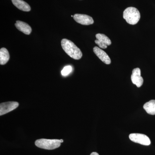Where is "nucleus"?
<instances>
[{
    "instance_id": "f257e3e1",
    "label": "nucleus",
    "mask_w": 155,
    "mask_h": 155,
    "mask_svg": "<svg viewBox=\"0 0 155 155\" xmlns=\"http://www.w3.org/2000/svg\"><path fill=\"white\" fill-rule=\"evenodd\" d=\"M61 46L65 52L71 58L78 60L82 58L81 51L71 41L63 39L61 41Z\"/></svg>"
},
{
    "instance_id": "f03ea898",
    "label": "nucleus",
    "mask_w": 155,
    "mask_h": 155,
    "mask_svg": "<svg viewBox=\"0 0 155 155\" xmlns=\"http://www.w3.org/2000/svg\"><path fill=\"white\" fill-rule=\"evenodd\" d=\"M123 18L130 25H135L139 21L140 14L136 8L129 7L123 12Z\"/></svg>"
},
{
    "instance_id": "7ed1b4c3",
    "label": "nucleus",
    "mask_w": 155,
    "mask_h": 155,
    "mask_svg": "<svg viewBox=\"0 0 155 155\" xmlns=\"http://www.w3.org/2000/svg\"><path fill=\"white\" fill-rule=\"evenodd\" d=\"M60 140L40 139L35 142L37 147L43 149L52 150L59 147L61 145Z\"/></svg>"
},
{
    "instance_id": "20e7f679",
    "label": "nucleus",
    "mask_w": 155,
    "mask_h": 155,
    "mask_svg": "<svg viewBox=\"0 0 155 155\" xmlns=\"http://www.w3.org/2000/svg\"><path fill=\"white\" fill-rule=\"evenodd\" d=\"M129 139L131 141L136 143L145 146L150 144L151 141L148 137L144 134L139 133L130 134L129 135Z\"/></svg>"
},
{
    "instance_id": "39448f33",
    "label": "nucleus",
    "mask_w": 155,
    "mask_h": 155,
    "mask_svg": "<svg viewBox=\"0 0 155 155\" xmlns=\"http://www.w3.org/2000/svg\"><path fill=\"white\" fill-rule=\"evenodd\" d=\"M19 103L17 102L10 101L1 103L0 104V115L1 116L8 114L18 107Z\"/></svg>"
},
{
    "instance_id": "423d86ee",
    "label": "nucleus",
    "mask_w": 155,
    "mask_h": 155,
    "mask_svg": "<svg viewBox=\"0 0 155 155\" xmlns=\"http://www.w3.org/2000/svg\"><path fill=\"white\" fill-rule=\"evenodd\" d=\"M96 38L97 39L95 41V43L101 48L106 49L112 43L110 39L103 34H97Z\"/></svg>"
},
{
    "instance_id": "0eeeda50",
    "label": "nucleus",
    "mask_w": 155,
    "mask_h": 155,
    "mask_svg": "<svg viewBox=\"0 0 155 155\" xmlns=\"http://www.w3.org/2000/svg\"><path fill=\"white\" fill-rule=\"evenodd\" d=\"M73 18L76 22L81 25H91L94 22L91 17L85 14H75L73 16Z\"/></svg>"
},
{
    "instance_id": "6e6552de",
    "label": "nucleus",
    "mask_w": 155,
    "mask_h": 155,
    "mask_svg": "<svg viewBox=\"0 0 155 155\" xmlns=\"http://www.w3.org/2000/svg\"><path fill=\"white\" fill-rule=\"evenodd\" d=\"M132 83L138 87H140L143 82V79L141 76V71L139 68H135L132 70L131 75Z\"/></svg>"
},
{
    "instance_id": "1a4fd4ad",
    "label": "nucleus",
    "mask_w": 155,
    "mask_h": 155,
    "mask_svg": "<svg viewBox=\"0 0 155 155\" xmlns=\"http://www.w3.org/2000/svg\"><path fill=\"white\" fill-rule=\"evenodd\" d=\"M93 51L97 57L104 64L107 65L111 64L110 59L104 51L97 47H94L93 48Z\"/></svg>"
},
{
    "instance_id": "9d476101",
    "label": "nucleus",
    "mask_w": 155,
    "mask_h": 155,
    "mask_svg": "<svg viewBox=\"0 0 155 155\" xmlns=\"http://www.w3.org/2000/svg\"><path fill=\"white\" fill-rule=\"evenodd\" d=\"M15 26L20 31H22L25 34H30L31 32V27L27 23L22 21L17 20L15 24Z\"/></svg>"
},
{
    "instance_id": "9b49d317",
    "label": "nucleus",
    "mask_w": 155,
    "mask_h": 155,
    "mask_svg": "<svg viewBox=\"0 0 155 155\" xmlns=\"http://www.w3.org/2000/svg\"><path fill=\"white\" fill-rule=\"evenodd\" d=\"M12 3L14 6L17 8L23 11H30L31 8L30 6L22 0H12Z\"/></svg>"
},
{
    "instance_id": "f8f14e48",
    "label": "nucleus",
    "mask_w": 155,
    "mask_h": 155,
    "mask_svg": "<svg viewBox=\"0 0 155 155\" xmlns=\"http://www.w3.org/2000/svg\"><path fill=\"white\" fill-rule=\"evenodd\" d=\"M10 59L8 50L5 48H2L0 50V64L2 65H5L8 63Z\"/></svg>"
},
{
    "instance_id": "ddd939ff",
    "label": "nucleus",
    "mask_w": 155,
    "mask_h": 155,
    "mask_svg": "<svg viewBox=\"0 0 155 155\" xmlns=\"http://www.w3.org/2000/svg\"><path fill=\"white\" fill-rule=\"evenodd\" d=\"M143 109L147 113L150 115H155V100H150L144 104Z\"/></svg>"
},
{
    "instance_id": "4468645a",
    "label": "nucleus",
    "mask_w": 155,
    "mask_h": 155,
    "mask_svg": "<svg viewBox=\"0 0 155 155\" xmlns=\"http://www.w3.org/2000/svg\"><path fill=\"white\" fill-rule=\"evenodd\" d=\"M72 67L71 66H66V67H64L63 70L61 71V74L63 76H67L72 72Z\"/></svg>"
},
{
    "instance_id": "2eb2a0df",
    "label": "nucleus",
    "mask_w": 155,
    "mask_h": 155,
    "mask_svg": "<svg viewBox=\"0 0 155 155\" xmlns=\"http://www.w3.org/2000/svg\"><path fill=\"white\" fill-rule=\"evenodd\" d=\"M90 155H99L98 153L96 152H93Z\"/></svg>"
},
{
    "instance_id": "dca6fc26",
    "label": "nucleus",
    "mask_w": 155,
    "mask_h": 155,
    "mask_svg": "<svg viewBox=\"0 0 155 155\" xmlns=\"http://www.w3.org/2000/svg\"><path fill=\"white\" fill-rule=\"evenodd\" d=\"M60 141H61V143H63L64 142V140L62 139L60 140Z\"/></svg>"
},
{
    "instance_id": "f3484780",
    "label": "nucleus",
    "mask_w": 155,
    "mask_h": 155,
    "mask_svg": "<svg viewBox=\"0 0 155 155\" xmlns=\"http://www.w3.org/2000/svg\"><path fill=\"white\" fill-rule=\"evenodd\" d=\"M71 17H73V16H72H72H71Z\"/></svg>"
},
{
    "instance_id": "a211bd4d",
    "label": "nucleus",
    "mask_w": 155,
    "mask_h": 155,
    "mask_svg": "<svg viewBox=\"0 0 155 155\" xmlns=\"http://www.w3.org/2000/svg\"><path fill=\"white\" fill-rule=\"evenodd\" d=\"M11 1H12V0H11Z\"/></svg>"
}]
</instances>
